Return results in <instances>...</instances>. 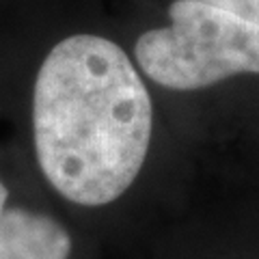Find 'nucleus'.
Here are the masks:
<instances>
[{"label": "nucleus", "instance_id": "1", "mask_svg": "<svg viewBox=\"0 0 259 259\" xmlns=\"http://www.w3.org/2000/svg\"><path fill=\"white\" fill-rule=\"evenodd\" d=\"M151 130L149 91L115 41L71 35L48 52L32 89V136L39 168L63 199L117 201L141 173Z\"/></svg>", "mask_w": 259, "mask_h": 259}, {"label": "nucleus", "instance_id": "2", "mask_svg": "<svg viewBox=\"0 0 259 259\" xmlns=\"http://www.w3.org/2000/svg\"><path fill=\"white\" fill-rule=\"evenodd\" d=\"M171 24L147 30L134 52L145 76L173 91L259 74V26L201 0H173Z\"/></svg>", "mask_w": 259, "mask_h": 259}, {"label": "nucleus", "instance_id": "3", "mask_svg": "<svg viewBox=\"0 0 259 259\" xmlns=\"http://www.w3.org/2000/svg\"><path fill=\"white\" fill-rule=\"evenodd\" d=\"M71 236L48 214L9 207L0 216V259H69Z\"/></svg>", "mask_w": 259, "mask_h": 259}, {"label": "nucleus", "instance_id": "4", "mask_svg": "<svg viewBox=\"0 0 259 259\" xmlns=\"http://www.w3.org/2000/svg\"><path fill=\"white\" fill-rule=\"evenodd\" d=\"M201 3L214 5L218 9L233 13V15H238V18L253 22L259 26V0H201Z\"/></svg>", "mask_w": 259, "mask_h": 259}, {"label": "nucleus", "instance_id": "5", "mask_svg": "<svg viewBox=\"0 0 259 259\" xmlns=\"http://www.w3.org/2000/svg\"><path fill=\"white\" fill-rule=\"evenodd\" d=\"M7 199H9V190H7V186L0 180V216H3V212L7 209Z\"/></svg>", "mask_w": 259, "mask_h": 259}]
</instances>
